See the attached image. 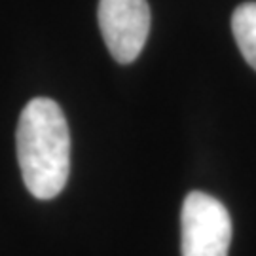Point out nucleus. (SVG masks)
<instances>
[{
	"label": "nucleus",
	"mask_w": 256,
	"mask_h": 256,
	"mask_svg": "<svg viewBox=\"0 0 256 256\" xmlns=\"http://www.w3.org/2000/svg\"><path fill=\"white\" fill-rule=\"evenodd\" d=\"M97 18L110 55L122 64L133 63L150 32L146 0H99Z\"/></svg>",
	"instance_id": "obj_3"
},
{
	"label": "nucleus",
	"mask_w": 256,
	"mask_h": 256,
	"mask_svg": "<svg viewBox=\"0 0 256 256\" xmlns=\"http://www.w3.org/2000/svg\"><path fill=\"white\" fill-rule=\"evenodd\" d=\"M232 32L241 55L256 70V2H245L232 16Z\"/></svg>",
	"instance_id": "obj_4"
},
{
	"label": "nucleus",
	"mask_w": 256,
	"mask_h": 256,
	"mask_svg": "<svg viewBox=\"0 0 256 256\" xmlns=\"http://www.w3.org/2000/svg\"><path fill=\"white\" fill-rule=\"evenodd\" d=\"M23 182L36 200H54L70 173V133L63 110L48 97H36L21 110L16 133Z\"/></svg>",
	"instance_id": "obj_1"
},
{
	"label": "nucleus",
	"mask_w": 256,
	"mask_h": 256,
	"mask_svg": "<svg viewBox=\"0 0 256 256\" xmlns=\"http://www.w3.org/2000/svg\"><path fill=\"white\" fill-rule=\"evenodd\" d=\"M182 256H228L232 218L226 205L205 192L184 198L180 212Z\"/></svg>",
	"instance_id": "obj_2"
}]
</instances>
